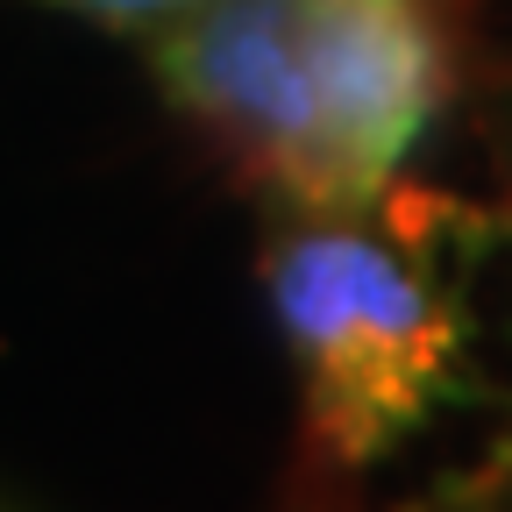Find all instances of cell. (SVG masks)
Segmentation results:
<instances>
[{
	"instance_id": "52a82bcc",
	"label": "cell",
	"mask_w": 512,
	"mask_h": 512,
	"mask_svg": "<svg viewBox=\"0 0 512 512\" xmlns=\"http://www.w3.org/2000/svg\"><path fill=\"white\" fill-rule=\"evenodd\" d=\"M470 470H477V491H484V505H491V512H512V420L498 427V441L484 448V456H477Z\"/></svg>"
},
{
	"instance_id": "8992f818",
	"label": "cell",
	"mask_w": 512,
	"mask_h": 512,
	"mask_svg": "<svg viewBox=\"0 0 512 512\" xmlns=\"http://www.w3.org/2000/svg\"><path fill=\"white\" fill-rule=\"evenodd\" d=\"M36 8H57V15H79L107 36H128V43H150L178 22H192L200 8H214V0H36Z\"/></svg>"
},
{
	"instance_id": "7a4b0ae2",
	"label": "cell",
	"mask_w": 512,
	"mask_h": 512,
	"mask_svg": "<svg viewBox=\"0 0 512 512\" xmlns=\"http://www.w3.org/2000/svg\"><path fill=\"white\" fill-rule=\"evenodd\" d=\"M313 0H214L192 22L136 43L171 114L214 164L271 200H320V107H313Z\"/></svg>"
},
{
	"instance_id": "3957f363",
	"label": "cell",
	"mask_w": 512,
	"mask_h": 512,
	"mask_svg": "<svg viewBox=\"0 0 512 512\" xmlns=\"http://www.w3.org/2000/svg\"><path fill=\"white\" fill-rule=\"evenodd\" d=\"M306 50L320 107V200H363L392 185L470 79L463 0H313Z\"/></svg>"
},
{
	"instance_id": "5b68a950",
	"label": "cell",
	"mask_w": 512,
	"mask_h": 512,
	"mask_svg": "<svg viewBox=\"0 0 512 512\" xmlns=\"http://www.w3.org/2000/svg\"><path fill=\"white\" fill-rule=\"evenodd\" d=\"M271 512H491V505L477 491V470H448V477H427L420 491H399V498H370V491H356V498H292V491H278Z\"/></svg>"
},
{
	"instance_id": "6da1fadb",
	"label": "cell",
	"mask_w": 512,
	"mask_h": 512,
	"mask_svg": "<svg viewBox=\"0 0 512 512\" xmlns=\"http://www.w3.org/2000/svg\"><path fill=\"white\" fill-rule=\"evenodd\" d=\"M498 242H512L498 207L406 171L363 200L256 207V278L299 384L278 491L356 498L477 392V271Z\"/></svg>"
},
{
	"instance_id": "277c9868",
	"label": "cell",
	"mask_w": 512,
	"mask_h": 512,
	"mask_svg": "<svg viewBox=\"0 0 512 512\" xmlns=\"http://www.w3.org/2000/svg\"><path fill=\"white\" fill-rule=\"evenodd\" d=\"M463 121L491 164V185H498V214H505V235H512V50L498 57H470V79H463Z\"/></svg>"
}]
</instances>
